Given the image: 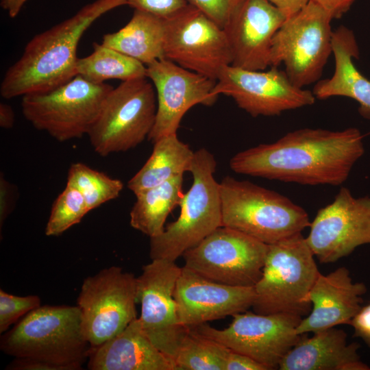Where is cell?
I'll list each match as a JSON object with an SVG mask.
<instances>
[{
  "instance_id": "cell-29",
  "label": "cell",
  "mask_w": 370,
  "mask_h": 370,
  "mask_svg": "<svg viewBox=\"0 0 370 370\" xmlns=\"http://www.w3.org/2000/svg\"><path fill=\"white\" fill-rule=\"evenodd\" d=\"M66 184L81 193L90 211L117 198L123 188L120 180L112 178L82 162L70 166Z\"/></svg>"
},
{
  "instance_id": "cell-10",
  "label": "cell",
  "mask_w": 370,
  "mask_h": 370,
  "mask_svg": "<svg viewBox=\"0 0 370 370\" xmlns=\"http://www.w3.org/2000/svg\"><path fill=\"white\" fill-rule=\"evenodd\" d=\"M137 278L117 266L85 278L79 293L84 336L98 346L124 330L137 318Z\"/></svg>"
},
{
  "instance_id": "cell-1",
  "label": "cell",
  "mask_w": 370,
  "mask_h": 370,
  "mask_svg": "<svg viewBox=\"0 0 370 370\" xmlns=\"http://www.w3.org/2000/svg\"><path fill=\"white\" fill-rule=\"evenodd\" d=\"M360 130L301 128L235 154V173L302 185L340 186L363 156Z\"/></svg>"
},
{
  "instance_id": "cell-41",
  "label": "cell",
  "mask_w": 370,
  "mask_h": 370,
  "mask_svg": "<svg viewBox=\"0 0 370 370\" xmlns=\"http://www.w3.org/2000/svg\"><path fill=\"white\" fill-rule=\"evenodd\" d=\"M27 0H0L1 7L11 18H15Z\"/></svg>"
},
{
  "instance_id": "cell-12",
  "label": "cell",
  "mask_w": 370,
  "mask_h": 370,
  "mask_svg": "<svg viewBox=\"0 0 370 370\" xmlns=\"http://www.w3.org/2000/svg\"><path fill=\"white\" fill-rule=\"evenodd\" d=\"M164 58L215 81L232 64L224 29L190 3L164 18Z\"/></svg>"
},
{
  "instance_id": "cell-7",
  "label": "cell",
  "mask_w": 370,
  "mask_h": 370,
  "mask_svg": "<svg viewBox=\"0 0 370 370\" xmlns=\"http://www.w3.org/2000/svg\"><path fill=\"white\" fill-rule=\"evenodd\" d=\"M112 86L77 75L47 92L23 96L24 117L60 142L88 135Z\"/></svg>"
},
{
  "instance_id": "cell-35",
  "label": "cell",
  "mask_w": 370,
  "mask_h": 370,
  "mask_svg": "<svg viewBox=\"0 0 370 370\" xmlns=\"http://www.w3.org/2000/svg\"><path fill=\"white\" fill-rule=\"evenodd\" d=\"M225 370H268L252 358L229 349L225 360Z\"/></svg>"
},
{
  "instance_id": "cell-14",
  "label": "cell",
  "mask_w": 370,
  "mask_h": 370,
  "mask_svg": "<svg viewBox=\"0 0 370 370\" xmlns=\"http://www.w3.org/2000/svg\"><path fill=\"white\" fill-rule=\"evenodd\" d=\"M270 67L256 71L227 65L216 80L214 93L232 97L254 117L277 116L314 103L312 91L293 84L284 71Z\"/></svg>"
},
{
  "instance_id": "cell-11",
  "label": "cell",
  "mask_w": 370,
  "mask_h": 370,
  "mask_svg": "<svg viewBox=\"0 0 370 370\" xmlns=\"http://www.w3.org/2000/svg\"><path fill=\"white\" fill-rule=\"evenodd\" d=\"M268 245L236 230L220 226L182 257L187 269L210 280L254 286L261 278Z\"/></svg>"
},
{
  "instance_id": "cell-2",
  "label": "cell",
  "mask_w": 370,
  "mask_h": 370,
  "mask_svg": "<svg viewBox=\"0 0 370 370\" xmlns=\"http://www.w3.org/2000/svg\"><path fill=\"white\" fill-rule=\"evenodd\" d=\"M125 0H95L75 15L36 35L21 58L6 71L0 86L3 98L12 99L53 90L77 75V49L86 29Z\"/></svg>"
},
{
  "instance_id": "cell-37",
  "label": "cell",
  "mask_w": 370,
  "mask_h": 370,
  "mask_svg": "<svg viewBox=\"0 0 370 370\" xmlns=\"http://www.w3.org/2000/svg\"><path fill=\"white\" fill-rule=\"evenodd\" d=\"M9 370H61L49 362L32 358H14L6 367Z\"/></svg>"
},
{
  "instance_id": "cell-21",
  "label": "cell",
  "mask_w": 370,
  "mask_h": 370,
  "mask_svg": "<svg viewBox=\"0 0 370 370\" xmlns=\"http://www.w3.org/2000/svg\"><path fill=\"white\" fill-rule=\"evenodd\" d=\"M301 334L281 360L280 370H369L361 361L358 343H348L347 333L336 327Z\"/></svg>"
},
{
  "instance_id": "cell-30",
  "label": "cell",
  "mask_w": 370,
  "mask_h": 370,
  "mask_svg": "<svg viewBox=\"0 0 370 370\" xmlns=\"http://www.w3.org/2000/svg\"><path fill=\"white\" fill-rule=\"evenodd\" d=\"M81 193L66 184L54 201L45 227V234L57 236L79 223L89 212Z\"/></svg>"
},
{
  "instance_id": "cell-5",
  "label": "cell",
  "mask_w": 370,
  "mask_h": 370,
  "mask_svg": "<svg viewBox=\"0 0 370 370\" xmlns=\"http://www.w3.org/2000/svg\"><path fill=\"white\" fill-rule=\"evenodd\" d=\"M214 156L208 149L195 151L190 169L193 184L183 194L180 214L160 235L150 238L151 260H175L222 226L220 185L214 176Z\"/></svg>"
},
{
  "instance_id": "cell-6",
  "label": "cell",
  "mask_w": 370,
  "mask_h": 370,
  "mask_svg": "<svg viewBox=\"0 0 370 370\" xmlns=\"http://www.w3.org/2000/svg\"><path fill=\"white\" fill-rule=\"evenodd\" d=\"M319 273L301 233L268 245L261 278L254 286V311L306 317L312 308L308 295Z\"/></svg>"
},
{
  "instance_id": "cell-3",
  "label": "cell",
  "mask_w": 370,
  "mask_h": 370,
  "mask_svg": "<svg viewBox=\"0 0 370 370\" xmlns=\"http://www.w3.org/2000/svg\"><path fill=\"white\" fill-rule=\"evenodd\" d=\"M0 348L14 358H32L61 370H79L87 362L86 338L77 306H40L3 333Z\"/></svg>"
},
{
  "instance_id": "cell-8",
  "label": "cell",
  "mask_w": 370,
  "mask_h": 370,
  "mask_svg": "<svg viewBox=\"0 0 370 370\" xmlns=\"http://www.w3.org/2000/svg\"><path fill=\"white\" fill-rule=\"evenodd\" d=\"M156 109L155 88L147 77L113 88L88 134L95 151L106 156L138 146L148 138Z\"/></svg>"
},
{
  "instance_id": "cell-23",
  "label": "cell",
  "mask_w": 370,
  "mask_h": 370,
  "mask_svg": "<svg viewBox=\"0 0 370 370\" xmlns=\"http://www.w3.org/2000/svg\"><path fill=\"white\" fill-rule=\"evenodd\" d=\"M332 53L335 60L333 75L318 81L312 92L318 99L345 97L356 100L359 112L370 119V80L356 67L353 59L358 58L359 49L354 32L340 26L332 34Z\"/></svg>"
},
{
  "instance_id": "cell-27",
  "label": "cell",
  "mask_w": 370,
  "mask_h": 370,
  "mask_svg": "<svg viewBox=\"0 0 370 370\" xmlns=\"http://www.w3.org/2000/svg\"><path fill=\"white\" fill-rule=\"evenodd\" d=\"M88 56L77 59V75L96 84L108 79L123 82L146 77L147 67L142 62L119 51L97 42Z\"/></svg>"
},
{
  "instance_id": "cell-9",
  "label": "cell",
  "mask_w": 370,
  "mask_h": 370,
  "mask_svg": "<svg viewBox=\"0 0 370 370\" xmlns=\"http://www.w3.org/2000/svg\"><path fill=\"white\" fill-rule=\"evenodd\" d=\"M332 20L325 10L310 1L275 34L270 66L282 64L290 80L300 88L319 81L332 53Z\"/></svg>"
},
{
  "instance_id": "cell-16",
  "label": "cell",
  "mask_w": 370,
  "mask_h": 370,
  "mask_svg": "<svg viewBox=\"0 0 370 370\" xmlns=\"http://www.w3.org/2000/svg\"><path fill=\"white\" fill-rule=\"evenodd\" d=\"M306 241L323 264L333 263L358 247L370 245V197H354L341 187L334 200L319 209Z\"/></svg>"
},
{
  "instance_id": "cell-13",
  "label": "cell",
  "mask_w": 370,
  "mask_h": 370,
  "mask_svg": "<svg viewBox=\"0 0 370 370\" xmlns=\"http://www.w3.org/2000/svg\"><path fill=\"white\" fill-rule=\"evenodd\" d=\"M232 317L230 325L223 330L206 323L193 328L230 349L252 358L268 370L278 369L282 358L301 336L296 332L303 318L299 315L245 311Z\"/></svg>"
},
{
  "instance_id": "cell-38",
  "label": "cell",
  "mask_w": 370,
  "mask_h": 370,
  "mask_svg": "<svg viewBox=\"0 0 370 370\" xmlns=\"http://www.w3.org/2000/svg\"><path fill=\"white\" fill-rule=\"evenodd\" d=\"M325 10L332 19L342 17L356 0H310Z\"/></svg>"
},
{
  "instance_id": "cell-39",
  "label": "cell",
  "mask_w": 370,
  "mask_h": 370,
  "mask_svg": "<svg viewBox=\"0 0 370 370\" xmlns=\"http://www.w3.org/2000/svg\"><path fill=\"white\" fill-rule=\"evenodd\" d=\"M281 10L287 18L301 10L310 0H267Z\"/></svg>"
},
{
  "instance_id": "cell-26",
  "label": "cell",
  "mask_w": 370,
  "mask_h": 370,
  "mask_svg": "<svg viewBox=\"0 0 370 370\" xmlns=\"http://www.w3.org/2000/svg\"><path fill=\"white\" fill-rule=\"evenodd\" d=\"M183 175L136 195L130 213V225L149 238L164 230L166 219L183 196Z\"/></svg>"
},
{
  "instance_id": "cell-19",
  "label": "cell",
  "mask_w": 370,
  "mask_h": 370,
  "mask_svg": "<svg viewBox=\"0 0 370 370\" xmlns=\"http://www.w3.org/2000/svg\"><path fill=\"white\" fill-rule=\"evenodd\" d=\"M286 18L267 0H244L223 28L231 51V65L256 71L270 66L272 40Z\"/></svg>"
},
{
  "instance_id": "cell-4",
  "label": "cell",
  "mask_w": 370,
  "mask_h": 370,
  "mask_svg": "<svg viewBox=\"0 0 370 370\" xmlns=\"http://www.w3.org/2000/svg\"><path fill=\"white\" fill-rule=\"evenodd\" d=\"M220 185L222 226L273 244L310 226L307 212L288 197L227 175Z\"/></svg>"
},
{
  "instance_id": "cell-28",
  "label": "cell",
  "mask_w": 370,
  "mask_h": 370,
  "mask_svg": "<svg viewBox=\"0 0 370 370\" xmlns=\"http://www.w3.org/2000/svg\"><path fill=\"white\" fill-rule=\"evenodd\" d=\"M229 348L190 328L174 362L176 370H225Z\"/></svg>"
},
{
  "instance_id": "cell-31",
  "label": "cell",
  "mask_w": 370,
  "mask_h": 370,
  "mask_svg": "<svg viewBox=\"0 0 370 370\" xmlns=\"http://www.w3.org/2000/svg\"><path fill=\"white\" fill-rule=\"evenodd\" d=\"M40 306L38 295L18 296L0 289V333L8 331L22 317Z\"/></svg>"
},
{
  "instance_id": "cell-36",
  "label": "cell",
  "mask_w": 370,
  "mask_h": 370,
  "mask_svg": "<svg viewBox=\"0 0 370 370\" xmlns=\"http://www.w3.org/2000/svg\"><path fill=\"white\" fill-rule=\"evenodd\" d=\"M13 186L8 182L3 174L0 177V227L11 213L13 208Z\"/></svg>"
},
{
  "instance_id": "cell-20",
  "label": "cell",
  "mask_w": 370,
  "mask_h": 370,
  "mask_svg": "<svg viewBox=\"0 0 370 370\" xmlns=\"http://www.w3.org/2000/svg\"><path fill=\"white\" fill-rule=\"evenodd\" d=\"M367 291L365 284L354 282L345 267L326 275L320 273L308 295L311 310L301 319L297 334L314 333L350 324L360 310Z\"/></svg>"
},
{
  "instance_id": "cell-18",
  "label": "cell",
  "mask_w": 370,
  "mask_h": 370,
  "mask_svg": "<svg viewBox=\"0 0 370 370\" xmlns=\"http://www.w3.org/2000/svg\"><path fill=\"white\" fill-rule=\"evenodd\" d=\"M174 297L182 324L190 328L246 311L253 306L255 291L254 286L219 283L183 267Z\"/></svg>"
},
{
  "instance_id": "cell-22",
  "label": "cell",
  "mask_w": 370,
  "mask_h": 370,
  "mask_svg": "<svg viewBox=\"0 0 370 370\" xmlns=\"http://www.w3.org/2000/svg\"><path fill=\"white\" fill-rule=\"evenodd\" d=\"M87 362L90 370H176L146 335L138 317L116 336L91 347Z\"/></svg>"
},
{
  "instance_id": "cell-40",
  "label": "cell",
  "mask_w": 370,
  "mask_h": 370,
  "mask_svg": "<svg viewBox=\"0 0 370 370\" xmlns=\"http://www.w3.org/2000/svg\"><path fill=\"white\" fill-rule=\"evenodd\" d=\"M14 113L12 107L5 103H0V126L4 129H10L14 124Z\"/></svg>"
},
{
  "instance_id": "cell-25",
  "label": "cell",
  "mask_w": 370,
  "mask_h": 370,
  "mask_svg": "<svg viewBox=\"0 0 370 370\" xmlns=\"http://www.w3.org/2000/svg\"><path fill=\"white\" fill-rule=\"evenodd\" d=\"M153 145L149 159L127 182L135 195L190 171L195 151L177 134L163 136Z\"/></svg>"
},
{
  "instance_id": "cell-24",
  "label": "cell",
  "mask_w": 370,
  "mask_h": 370,
  "mask_svg": "<svg viewBox=\"0 0 370 370\" xmlns=\"http://www.w3.org/2000/svg\"><path fill=\"white\" fill-rule=\"evenodd\" d=\"M164 18L134 9L121 29L103 35L101 43L142 62L145 66L164 58Z\"/></svg>"
},
{
  "instance_id": "cell-34",
  "label": "cell",
  "mask_w": 370,
  "mask_h": 370,
  "mask_svg": "<svg viewBox=\"0 0 370 370\" xmlns=\"http://www.w3.org/2000/svg\"><path fill=\"white\" fill-rule=\"evenodd\" d=\"M354 336L360 338L370 349V302L362 306L352 320Z\"/></svg>"
},
{
  "instance_id": "cell-17",
  "label": "cell",
  "mask_w": 370,
  "mask_h": 370,
  "mask_svg": "<svg viewBox=\"0 0 370 370\" xmlns=\"http://www.w3.org/2000/svg\"><path fill=\"white\" fill-rule=\"evenodd\" d=\"M146 77L156 92L157 109L148 139L154 143L160 138L177 134L182 117L193 106H212L216 81L162 58L146 66Z\"/></svg>"
},
{
  "instance_id": "cell-33",
  "label": "cell",
  "mask_w": 370,
  "mask_h": 370,
  "mask_svg": "<svg viewBox=\"0 0 370 370\" xmlns=\"http://www.w3.org/2000/svg\"><path fill=\"white\" fill-rule=\"evenodd\" d=\"M134 9L146 11L167 18L177 12L188 3L186 0H125Z\"/></svg>"
},
{
  "instance_id": "cell-32",
  "label": "cell",
  "mask_w": 370,
  "mask_h": 370,
  "mask_svg": "<svg viewBox=\"0 0 370 370\" xmlns=\"http://www.w3.org/2000/svg\"><path fill=\"white\" fill-rule=\"evenodd\" d=\"M221 28L244 0H186Z\"/></svg>"
},
{
  "instance_id": "cell-15",
  "label": "cell",
  "mask_w": 370,
  "mask_h": 370,
  "mask_svg": "<svg viewBox=\"0 0 370 370\" xmlns=\"http://www.w3.org/2000/svg\"><path fill=\"white\" fill-rule=\"evenodd\" d=\"M181 269L173 261L151 260L137 277L142 328L153 345L173 362L189 329L180 320L174 297Z\"/></svg>"
}]
</instances>
